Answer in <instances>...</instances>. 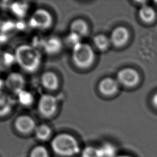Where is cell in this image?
I'll return each instance as SVG.
<instances>
[{"instance_id": "1", "label": "cell", "mask_w": 157, "mask_h": 157, "mask_svg": "<svg viewBox=\"0 0 157 157\" xmlns=\"http://www.w3.org/2000/svg\"><path fill=\"white\" fill-rule=\"evenodd\" d=\"M15 63L24 71L34 73L40 67L42 55L39 49L31 44L18 45L14 52Z\"/></svg>"}, {"instance_id": "2", "label": "cell", "mask_w": 157, "mask_h": 157, "mask_svg": "<svg viewBox=\"0 0 157 157\" xmlns=\"http://www.w3.org/2000/svg\"><path fill=\"white\" fill-rule=\"evenodd\" d=\"M52 150L58 155L63 156H71L80 151V146L72 135L61 133L56 135L51 142Z\"/></svg>"}, {"instance_id": "3", "label": "cell", "mask_w": 157, "mask_h": 157, "mask_svg": "<svg viewBox=\"0 0 157 157\" xmlns=\"http://www.w3.org/2000/svg\"><path fill=\"white\" fill-rule=\"evenodd\" d=\"M94 53L90 45L80 43L72 48V59L78 67L85 69L90 67L94 60Z\"/></svg>"}, {"instance_id": "4", "label": "cell", "mask_w": 157, "mask_h": 157, "mask_svg": "<svg viewBox=\"0 0 157 157\" xmlns=\"http://www.w3.org/2000/svg\"><path fill=\"white\" fill-rule=\"evenodd\" d=\"M53 23L52 15L48 10L43 8L36 9L31 13L28 20V25L30 28L39 31H45L50 29Z\"/></svg>"}, {"instance_id": "5", "label": "cell", "mask_w": 157, "mask_h": 157, "mask_svg": "<svg viewBox=\"0 0 157 157\" xmlns=\"http://www.w3.org/2000/svg\"><path fill=\"white\" fill-rule=\"evenodd\" d=\"M58 108L57 98L51 94H43L38 100L37 109L39 115L44 118H50L56 113Z\"/></svg>"}, {"instance_id": "6", "label": "cell", "mask_w": 157, "mask_h": 157, "mask_svg": "<svg viewBox=\"0 0 157 157\" xmlns=\"http://www.w3.org/2000/svg\"><path fill=\"white\" fill-rule=\"evenodd\" d=\"M26 80L24 76L18 72H11L8 74L4 80L6 88L15 94L25 90Z\"/></svg>"}, {"instance_id": "7", "label": "cell", "mask_w": 157, "mask_h": 157, "mask_svg": "<svg viewBox=\"0 0 157 157\" xmlns=\"http://www.w3.org/2000/svg\"><path fill=\"white\" fill-rule=\"evenodd\" d=\"M117 78L118 83L127 87H132L139 82V74L132 68H124L118 71Z\"/></svg>"}, {"instance_id": "8", "label": "cell", "mask_w": 157, "mask_h": 157, "mask_svg": "<svg viewBox=\"0 0 157 157\" xmlns=\"http://www.w3.org/2000/svg\"><path fill=\"white\" fill-rule=\"evenodd\" d=\"M15 129L21 134H29L34 131L37 125L34 119L28 115L18 116L13 123Z\"/></svg>"}, {"instance_id": "9", "label": "cell", "mask_w": 157, "mask_h": 157, "mask_svg": "<svg viewBox=\"0 0 157 157\" xmlns=\"http://www.w3.org/2000/svg\"><path fill=\"white\" fill-rule=\"evenodd\" d=\"M40 83L44 89L49 91H56L59 86V80L58 75L51 71H45L41 74Z\"/></svg>"}, {"instance_id": "10", "label": "cell", "mask_w": 157, "mask_h": 157, "mask_svg": "<svg viewBox=\"0 0 157 157\" xmlns=\"http://www.w3.org/2000/svg\"><path fill=\"white\" fill-rule=\"evenodd\" d=\"M129 34L128 30L123 26H118L113 29L110 34V43L116 47L124 45L128 40Z\"/></svg>"}, {"instance_id": "11", "label": "cell", "mask_w": 157, "mask_h": 157, "mask_svg": "<svg viewBox=\"0 0 157 157\" xmlns=\"http://www.w3.org/2000/svg\"><path fill=\"white\" fill-rule=\"evenodd\" d=\"M63 42L61 40L56 36H51L44 40L42 49L45 53L49 55L58 53L62 49Z\"/></svg>"}, {"instance_id": "12", "label": "cell", "mask_w": 157, "mask_h": 157, "mask_svg": "<svg viewBox=\"0 0 157 157\" xmlns=\"http://www.w3.org/2000/svg\"><path fill=\"white\" fill-rule=\"evenodd\" d=\"M118 90V83L117 80L110 77H106L101 80L99 83V90L106 96L115 94Z\"/></svg>"}, {"instance_id": "13", "label": "cell", "mask_w": 157, "mask_h": 157, "mask_svg": "<svg viewBox=\"0 0 157 157\" xmlns=\"http://www.w3.org/2000/svg\"><path fill=\"white\" fill-rule=\"evenodd\" d=\"M14 102L6 93L0 90V117H5L12 110Z\"/></svg>"}, {"instance_id": "14", "label": "cell", "mask_w": 157, "mask_h": 157, "mask_svg": "<svg viewBox=\"0 0 157 157\" xmlns=\"http://www.w3.org/2000/svg\"><path fill=\"white\" fill-rule=\"evenodd\" d=\"M70 31L82 38L88 34L89 28L85 21L82 19H76L71 23L70 25Z\"/></svg>"}, {"instance_id": "15", "label": "cell", "mask_w": 157, "mask_h": 157, "mask_svg": "<svg viewBox=\"0 0 157 157\" xmlns=\"http://www.w3.org/2000/svg\"><path fill=\"white\" fill-rule=\"evenodd\" d=\"M15 63L13 53L7 51L0 50V71L9 69Z\"/></svg>"}, {"instance_id": "16", "label": "cell", "mask_w": 157, "mask_h": 157, "mask_svg": "<svg viewBox=\"0 0 157 157\" xmlns=\"http://www.w3.org/2000/svg\"><path fill=\"white\" fill-rule=\"evenodd\" d=\"M139 18L145 23L152 22L156 17V13L153 7L151 6L144 4L139 10Z\"/></svg>"}, {"instance_id": "17", "label": "cell", "mask_w": 157, "mask_h": 157, "mask_svg": "<svg viewBox=\"0 0 157 157\" xmlns=\"http://www.w3.org/2000/svg\"><path fill=\"white\" fill-rule=\"evenodd\" d=\"M9 7L15 16L21 18L27 13L29 6L26 2H14L9 5Z\"/></svg>"}, {"instance_id": "18", "label": "cell", "mask_w": 157, "mask_h": 157, "mask_svg": "<svg viewBox=\"0 0 157 157\" xmlns=\"http://www.w3.org/2000/svg\"><path fill=\"white\" fill-rule=\"evenodd\" d=\"M17 101L24 107H29L33 105L34 101V97L32 93L25 89L20 92L17 95Z\"/></svg>"}, {"instance_id": "19", "label": "cell", "mask_w": 157, "mask_h": 157, "mask_svg": "<svg viewBox=\"0 0 157 157\" xmlns=\"http://www.w3.org/2000/svg\"><path fill=\"white\" fill-rule=\"evenodd\" d=\"M36 137L40 140H46L50 138L52 134V129L49 126L45 124L37 125L34 130Z\"/></svg>"}, {"instance_id": "20", "label": "cell", "mask_w": 157, "mask_h": 157, "mask_svg": "<svg viewBox=\"0 0 157 157\" xmlns=\"http://www.w3.org/2000/svg\"><path fill=\"white\" fill-rule=\"evenodd\" d=\"M93 41L96 47L100 50H106L110 44L109 38L102 34L95 36L93 39Z\"/></svg>"}, {"instance_id": "21", "label": "cell", "mask_w": 157, "mask_h": 157, "mask_svg": "<svg viewBox=\"0 0 157 157\" xmlns=\"http://www.w3.org/2000/svg\"><path fill=\"white\" fill-rule=\"evenodd\" d=\"M101 157H116L117 150L115 147L110 144L105 143L98 148Z\"/></svg>"}, {"instance_id": "22", "label": "cell", "mask_w": 157, "mask_h": 157, "mask_svg": "<svg viewBox=\"0 0 157 157\" xmlns=\"http://www.w3.org/2000/svg\"><path fill=\"white\" fill-rule=\"evenodd\" d=\"M66 44L73 48L77 45L82 43V37L78 35L70 32L66 38Z\"/></svg>"}, {"instance_id": "23", "label": "cell", "mask_w": 157, "mask_h": 157, "mask_svg": "<svg viewBox=\"0 0 157 157\" xmlns=\"http://www.w3.org/2000/svg\"><path fill=\"white\" fill-rule=\"evenodd\" d=\"M81 157H101V155L98 148L88 146L82 151Z\"/></svg>"}, {"instance_id": "24", "label": "cell", "mask_w": 157, "mask_h": 157, "mask_svg": "<svg viewBox=\"0 0 157 157\" xmlns=\"http://www.w3.org/2000/svg\"><path fill=\"white\" fill-rule=\"evenodd\" d=\"M30 157H48V153L44 147L39 145L33 149Z\"/></svg>"}, {"instance_id": "25", "label": "cell", "mask_w": 157, "mask_h": 157, "mask_svg": "<svg viewBox=\"0 0 157 157\" xmlns=\"http://www.w3.org/2000/svg\"><path fill=\"white\" fill-rule=\"evenodd\" d=\"M151 102H152L153 105L156 108H157V93L153 96L152 99H151Z\"/></svg>"}, {"instance_id": "26", "label": "cell", "mask_w": 157, "mask_h": 157, "mask_svg": "<svg viewBox=\"0 0 157 157\" xmlns=\"http://www.w3.org/2000/svg\"><path fill=\"white\" fill-rule=\"evenodd\" d=\"M4 85V80H2L0 78V90H1V88Z\"/></svg>"}, {"instance_id": "27", "label": "cell", "mask_w": 157, "mask_h": 157, "mask_svg": "<svg viewBox=\"0 0 157 157\" xmlns=\"http://www.w3.org/2000/svg\"><path fill=\"white\" fill-rule=\"evenodd\" d=\"M116 157H131V156H128V155H120L117 156Z\"/></svg>"}]
</instances>
